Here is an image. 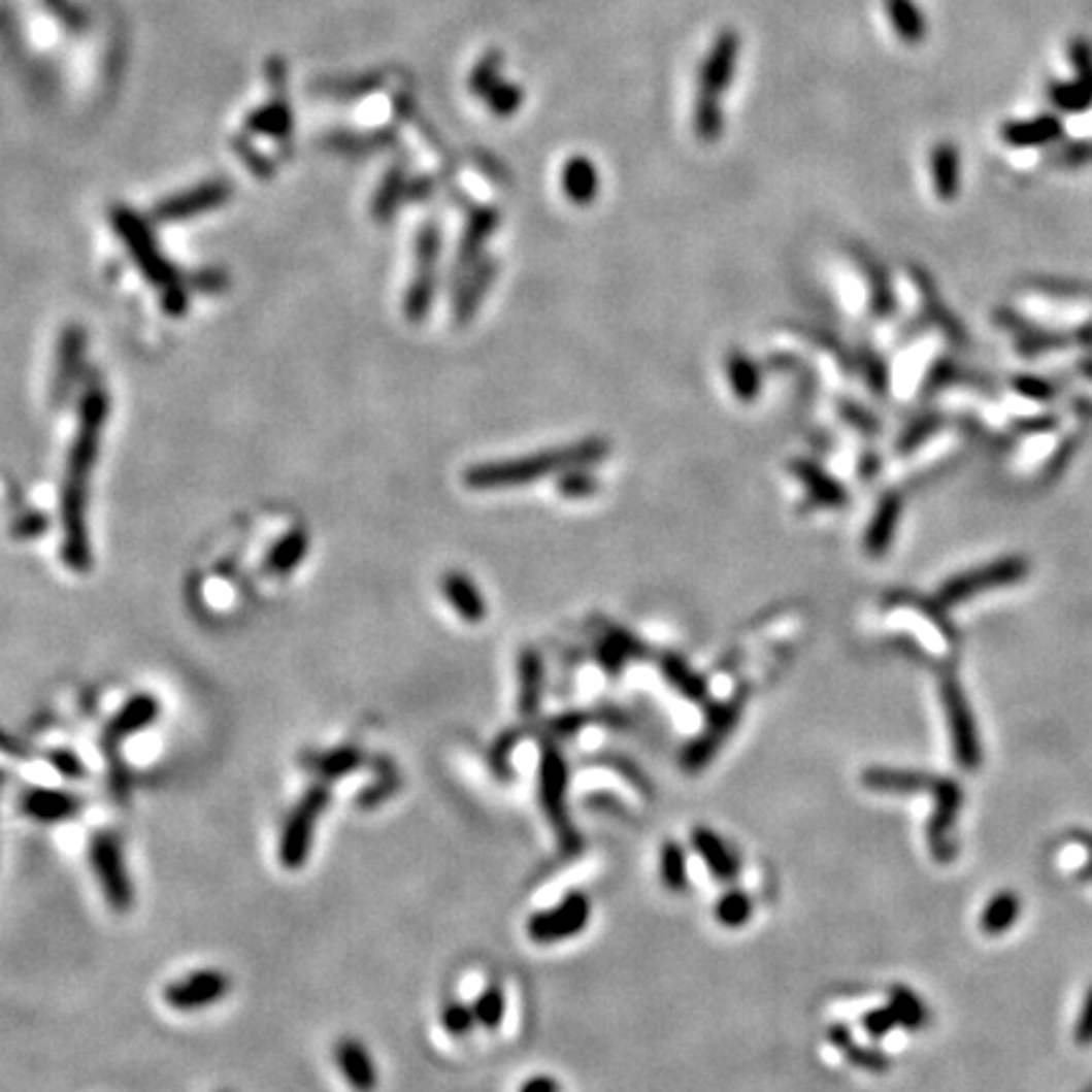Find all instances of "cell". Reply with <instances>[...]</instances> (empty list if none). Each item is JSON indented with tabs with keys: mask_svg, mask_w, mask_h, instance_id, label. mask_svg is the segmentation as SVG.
Segmentation results:
<instances>
[{
	"mask_svg": "<svg viewBox=\"0 0 1092 1092\" xmlns=\"http://www.w3.org/2000/svg\"><path fill=\"white\" fill-rule=\"evenodd\" d=\"M106 418V395L102 390H92L84 400L81 407V425L69 456V473H66L64 486V557L74 569L89 567V539H87V481L92 473L94 461L99 451V433L104 428Z\"/></svg>",
	"mask_w": 1092,
	"mask_h": 1092,
	"instance_id": "cell-1",
	"label": "cell"
},
{
	"mask_svg": "<svg viewBox=\"0 0 1092 1092\" xmlns=\"http://www.w3.org/2000/svg\"><path fill=\"white\" fill-rule=\"evenodd\" d=\"M609 453V445L599 438L580 440L569 448L559 451L534 453V456L514 458V461L498 463H481L466 470L463 481L473 491H496V489H517V486L531 484L536 478H544L552 473H564L572 468H587L592 463H599Z\"/></svg>",
	"mask_w": 1092,
	"mask_h": 1092,
	"instance_id": "cell-2",
	"label": "cell"
},
{
	"mask_svg": "<svg viewBox=\"0 0 1092 1092\" xmlns=\"http://www.w3.org/2000/svg\"><path fill=\"white\" fill-rule=\"evenodd\" d=\"M567 784H569V769L564 764L559 749L544 747L539 761V799L544 806V815L552 825L554 834L559 839V848L562 853L574 855L582 850V837L576 834L572 817L567 809Z\"/></svg>",
	"mask_w": 1092,
	"mask_h": 1092,
	"instance_id": "cell-3",
	"label": "cell"
},
{
	"mask_svg": "<svg viewBox=\"0 0 1092 1092\" xmlns=\"http://www.w3.org/2000/svg\"><path fill=\"white\" fill-rule=\"evenodd\" d=\"M332 792L324 784L311 787L304 797L299 799V804L291 809L287 817V825L282 830V839H278V860L287 870H299L301 865H306L311 855L313 845V830H317V820L322 817V812L327 809Z\"/></svg>",
	"mask_w": 1092,
	"mask_h": 1092,
	"instance_id": "cell-4",
	"label": "cell"
},
{
	"mask_svg": "<svg viewBox=\"0 0 1092 1092\" xmlns=\"http://www.w3.org/2000/svg\"><path fill=\"white\" fill-rule=\"evenodd\" d=\"M1029 574V562L1019 554L1012 557H1001L996 562L984 564V567L971 569V572H961L951 576L944 587L938 590L936 602L940 607H951V604H959L963 599L984 595V592L1001 590V587H1010L1022 582Z\"/></svg>",
	"mask_w": 1092,
	"mask_h": 1092,
	"instance_id": "cell-5",
	"label": "cell"
},
{
	"mask_svg": "<svg viewBox=\"0 0 1092 1092\" xmlns=\"http://www.w3.org/2000/svg\"><path fill=\"white\" fill-rule=\"evenodd\" d=\"M117 228H120V233L127 238V245H130V251L134 254V259H137L139 268L147 273V278L155 284V287H160L167 294V301H170L167 309L170 311L185 309V294L177 289L175 273H172V268L167 266L165 259L157 254L153 238H150V233L139 226V221H134L130 212H120V216H117Z\"/></svg>",
	"mask_w": 1092,
	"mask_h": 1092,
	"instance_id": "cell-6",
	"label": "cell"
},
{
	"mask_svg": "<svg viewBox=\"0 0 1092 1092\" xmlns=\"http://www.w3.org/2000/svg\"><path fill=\"white\" fill-rule=\"evenodd\" d=\"M89 858H92L94 875H97L99 885H102L106 903L117 913L130 911L134 893L130 875H127L125 858H122L120 842L106 832L94 834L92 848H89Z\"/></svg>",
	"mask_w": 1092,
	"mask_h": 1092,
	"instance_id": "cell-7",
	"label": "cell"
},
{
	"mask_svg": "<svg viewBox=\"0 0 1092 1092\" xmlns=\"http://www.w3.org/2000/svg\"><path fill=\"white\" fill-rule=\"evenodd\" d=\"M592 918V903L585 893H572L559 900L554 908L539 911L529 918V938L536 944H557V940L574 938L585 931Z\"/></svg>",
	"mask_w": 1092,
	"mask_h": 1092,
	"instance_id": "cell-8",
	"label": "cell"
},
{
	"mask_svg": "<svg viewBox=\"0 0 1092 1092\" xmlns=\"http://www.w3.org/2000/svg\"><path fill=\"white\" fill-rule=\"evenodd\" d=\"M228 991H231L228 973L218 971V968H200L190 977L172 982L165 989V1001L177 1012H195L226 999Z\"/></svg>",
	"mask_w": 1092,
	"mask_h": 1092,
	"instance_id": "cell-9",
	"label": "cell"
},
{
	"mask_svg": "<svg viewBox=\"0 0 1092 1092\" xmlns=\"http://www.w3.org/2000/svg\"><path fill=\"white\" fill-rule=\"evenodd\" d=\"M940 698H944L946 716H949L951 736H954V749L956 759L966 769H973L979 764V738L977 728H973L971 710H968L966 698L956 677H944L940 681Z\"/></svg>",
	"mask_w": 1092,
	"mask_h": 1092,
	"instance_id": "cell-10",
	"label": "cell"
},
{
	"mask_svg": "<svg viewBox=\"0 0 1092 1092\" xmlns=\"http://www.w3.org/2000/svg\"><path fill=\"white\" fill-rule=\"evenodd\" d=\"M741 708H743V696L738 693L733 701L716 705V708L710 710L705 731L691 743V749H686V754H683V766H686V771L703 769V766L714 759V754L719 752L721 743L731 736L733 726H736L738 716H741Z\"/></svg>",
	"mask_w": 1092,
	"mask_h": 1092,
	"instance_id": "cell-11",
	"label": "cell"
},
{
	"mask_svg": "<svg viewBox=\"0 0 1092 1092\" xmlns=\"http://www.w3.org/2000/svg\"><path fill=\"white\" fill-rule=\"evenodd\" d=\"M931 794L936 797V815H933L931 827H928V842H931L933 858L949 862L954 860V845H949V834L954 830L956 815H959L961 789L956 782L940 780L938 776Z\"/></svg>",
	"mask_w": 1092,
	"mask_h": 1092,
	"instance_id": "cell-12",
	"label": "cell"
},
{
	"mask_svg": "<svg viewBox=\"0 0 1092 1092\" xmlns=\"http://www.w3.org/2000/svg\"><path fill=\"white\" fill-rule=\"evenodd\" d=\"M736 59L738 36L733 31H724L714 41V48L705 56L701 66V92L710 94V97H719L721 92H726L731 87L733 71H736Z\"/></svg>",
	"mask_w": 1092,
	"mask_h": 1092,
	"instance_id": "cell-13",
	"label": "cell"
},
{
	"mask_svg": "<svg viewBox=\"0 0 1092 1092\" xmlns=\"http://www.w3.org/2000/svg\"><path fill=\"white\" fill-rule=\"evenodd\" d=\"M334 1062H337L341 1078L352 1085L355 1092H374L377 1088V1067H374L369 1050L362 1041L344 1037L334 1045Z\"/></svg>",
	"mask_w": 1092,
	"mask_h": 1092,
	"instance_id": "cell-14",
	"label": "cell"
},
{
	"mask_svg": "<svg viewBox=\"0 0 1092 1092\" xmlns=\"http://www.w3.org/2000/svg\"><path fill=\"white\" fill-rule=\"evenodd\" d=\"M21 809H24V815L33 817V820L38 822H64L81 812V802L69 792L33 787L28 789L24 799H21Z\"/></svg>",
	"mask_w": 1092,
	"mask_h": 1092,
	"instance_id": "cell-15",
	"label": "cell"
},
{
	"mask_svg": "<svg viewBox=\"0 0 1092 1092\" xmlns=\"http://www.w3.org/2000/svg\"><path fill=\"white\" fill-rule=\"evenodd\" d=\"M691 842H693V848H696V853L701 855V860L705 862V867H708L710 875H714L716 881H721V883L736 881L738 870H741L736 853H733V850L728 848L724 839L710 830V827H696L691 834Z\"/></svg>",
	"mask_w": 1092,
	"mask_h": 1092,
	"instance_id": "cell-16",
	"label": "cell"
},
{
	"mask_svg": "<svg viewBox=\"0 0 1092 1092\" xmlns=\"http://www.w3.org/2000/svg\"><path fill=\"white\" fill-rule=\"evenodd\" d=\"M900 514H903V496L895 494V491L893 494H885L865 531V552L870 554V557H883L890 544H893L895 531H898L900 524Z\"/></svg>",
	"mask_w": 1092,
	"mask_h": 1092,
	"instance_id": "cell-17",
	"label": "cell"
},
{
	"mask_svg": "<svg viewBox=\"0 0 1092 1092\" xmlns=\"http://www.w3.org/2000/svg\"><path fill=\"white\" fill-rule=\"evenodd\" d=\"M938 776L923 774V771H898V769H867L862 774V784L872 792L888 794H918L933 792Z\"/></svg>",
	"mask_w": 1092,
	"mask_h": 1092,
	"instance_id": "cell-18",
	"label": "cell"
},
{
	"mask_svg": "<svg viewBox=\"0 0 1092 1092\" xmlns=\"http://www.w3.org/2000/svg\"><path fill=\"white\" fill-rule=\"evenodd\" d=\"M794 475L804 484L806 494L815 503H822L827 508H842L848 503V491L832 478L830 473H825L817 463L809 461H797L792 466Z\"/></svg>",
	"mask_w": 1092,
	"mask_h": 1092,
	"instance_id": "cell-19",
	"label": "cell"
},
{
	"mask_svg": "<svg viewBox=\"0 0 1092 1092\" xmlns=\"http://www.w3.org/2000/svg\"><path fill=\"white\" fill-rule=\"evenodd\" d=\"M440 587H442V595L448 597V602L453 604V609H456L463 620H468V623H481V620L486 618L489 607H486L484 597H481V592L475 590L470 576L461 574V572H448L445 576H442Z\"/></svg>",
	"mask_w": 1092,
	"mask_h": 1092,
	"instance_id": "cell-20",
	"label": "cell"
},
{
	"mask_svg": "<svg viewBox=\"0 0 1092 1092\" xmlns=\"http://www.w3.org/2000/svg\"><path fill=\"white\" fill-rule=\"evenodd\" d=\"M564 195L576 205H590L597 198L599 175L590 157H569L562 167Z\"/></svg>",
	"mask_w": 1092,
	"mask_h": 1092,
	"instance_id": "cell-21",
	"label": "cell"
},
{
	"mask_svg": "<svg viewBox=\"0 0 1092 1092\" xmlns=\"http://www.w3.org/2000/svg\"><path fill=\"white\" fill-rule=\"evenodd\" d=\"M157 716H160V703H157V698L150 696V693H142V696H134L122 705L120 714H117L114 721H111L109 733L117 738L134 736V733H139L147 726H153L157 721Z\"/></svg>",
	"mask_w": 1092,
	"mask_h": 1092,
	"instance_id": "cell-22",
	"label": "cell"
},
{
	"mask_svg": "<svg viewBox=\"0 0 1092 1092\" xmlns=\"http://www.w3.org/2000/svg\"><path fill=\"white\" fill-rule=\"evenodd\" d=\"M933 190L940 200H954L961 188V157L959 150L949 142H940L931 153Z\"/></svg>",
	"mask_w": 1092,
	"mask_h": 1092,
	"instance_id": "cell-23",
	"label": "cell"
},
{
	"mask_svg": "<svg viewBox=\"0 0 1092 1092\" xmlns=\"http://www.w3.org/2000/svg\"><path fill=\"white\" fill-rule=\"evenodd\" d=\"M541 686H544V668H541L539 653L526 648L519 655V708L521 716H534L541 703Z\"/></svg>",
	"mask_w": 1092,
	"mask_h": 1092,
	"instance_id": "cell-24",
	"label": "cell"
},
{
	"mask_svg": "<svg viewBox=\"0 0 1092 1092\" xmlns=\"http://www.w3.org/2000/svg\"><path fill=\"white\" fill-rule=\"evenodd\" d=\"M1060 120L1052 114H1045L1037 117V120L1010 122V125L1001 130V137H1004V142L1012 144V147H1039V144H1047L1060 137Z\"/></svg>",
	"mask_w": 1092,
	"mask_h": 1092,
	"instance_id": "cell-25",
	"label": "cell"
},
{
	"mask_svg": "<svg viewBox=\"0 0 1092 1092\" xmlns=\"http://www.w3.org/2000/svg\"><path fill=\"white\" fill-rule=\"evenodd\" d=\"M660 668H663V675L668 677L670 686H673L681 696H686L688 701H696V703L705 701V693H708L705 681L696 673V670L688 668V663L681 658V655H675V653L663 655Z\"/></svg>",
	"mask_w": 1092,
	"mask_h": 1092,
	"instance_id": "cell-26",
	"label": "cell"
},
{
	"mask_svg": "<svg viewBox=\"0 0 1092 1092\" xmlns=\"http://www.w3.org/2000/svg\"><path fill=\"white\" fill-rule=\"evenodd\" d=\"M827 1037H830L832 1045L837 1047V1050L842 1052V1055L848 1057L853 1065H858L862 1069H870V1072H883V1069L890 1067L888 1057L881 1055L878 1050H867V1047L858 1045L853 1034L848 1032V1027H842V1024H834V1027H830Z\"/></svg>",
	"mask_w": 1092,
	"mask_h": 1092,
	"instance_id": "cell-27",
	"label": "cell"
},
{
	"mask_svg": "<svg viewBox=\"0 0 1092 1092\" xmlns=\"http://www.w3.org/2000/svg\"><path fill=\"white\" fill-rule=\"evenodd\" d=\"M726 374L728 379H731V388L736 392L738 400H754V397L759 395V367H756L749 355H743V352L738 350L731 352L726 360Z\"/></svg>",
	"mask_w": 1092,
	"mask_h": 1092,
	"instance_id": "cell-28",
	"label": "cell"
},
{
	"mask_svg": "<svg viewBox=\"0 0 1092 1092\" xmlns=\"http://www.w3.org/2000/svg\"><path fill=\"white\" fill-rule=\"evenodd\" d=\"M885 8H888L893 28L898 31V36L903 38L905 43H918L923 36H926L923 13L916 8L913 0H885Z\"/></svg>",
	"mask_w": 1092,
	"mask_h": 1092,
	"instance_id": "cell-29",
	"label": "cell"
},
{
	"mask_svg": "<svg viewBox=\"0 0 1092 1092\" xmlns=\"http://www.w3.org/2000/svg\"><path fill=\"white\" fill-rule=\"evenodd\" d=\"M660 878H663V885L670 893H686L688 883H691L686 865V850L673 842V839L665 842L663 850H660Z\"/></svg>",
	"mask_w": 1092,
	"mask_h": 1092,
	"instance_id": "cell-30",
	"label": "cell"
},
{
	"mask_svg": "<svg viewBox=\"0 0 1092 1092\" xmlns=\"http://www.w3.org/2000/svg\"><path fill=\"white\" fill-rule=\"evenodd\" d=\"M693 130L703 142H714L724 130V111H721L719 97L698 92L696 109H693Z\"/></svg>",
	"mask_w": 1092,
	"mask_h": 1092,
	"instance_id": "cell-31",
	"label": "cell"
},
{
	"mask_svg": "<svg viewBox=\"0 0 1092 1092\" xmlns=\"http://www.w3.org/2000/svg\"><path fill=\"white\" fill-rule=\"evenodd\" d=\"M362 761H364V754L357 747H339V749H334V752L319 756L317 774L327 782L341 780V776H346V774H352V771L360 769Z\"/></svg>",
	"mask_w": 1092,
	"mask_h": 1092,
	"instance_id": "cell-32",
	"label": "cell"
},
{
	"mask_svg": "<svg viewBox=\"0 0 1092 1092\" xmlns=\"http://www.w3.org/2000/svg\"><path fill=\"white\" fill-rule=\"evenodd\" d=\"M1019 916V900L1015 893H1001L987 905L982 916V928L989 936H999L1004 933Z\"/></svg>",
	"mask_w": 1092,
	"mask_h": 1092,
	"instance_id": "cell-33",
	"label": "cell"
},
{
	"mask_svg": "<svg viewBox=\"0 0 1092 1092\" xmlns=\"http://www.w3.org/2000/svg\"><path fill=\"white\" fill-rule=\"evenodd\" d=\"M496 268L494 263H484L481 268H475V273L470 276V282L463 287L461 294H458L456 299V317L458 322H463V319H468L470 313L475 311V306H478V301L484 299V294L489 291V284L491 278H494Z\"/></svg>",
	"mask_w": 1092,
	"mask_h": 1092,
	"instance_id": "cell-34",
	"label": "cell"
},
{
	"mask_svg": "<svg viewBox=\"0 0 1092 1092\" xmlns=\"http://www.w3.org/2000/svg\"><path fill=\"white\" fill-rule=\"evenodd\" d=\"M860 266H862V271H865L867 282H870L872 311H875L878 319L890 317V313L895 311V296H893V289H890L888 278H885V271L872 259L870 261L862 259Z\"/></svg>",
	"mask_w": 1092,
	"mask_h": 1092,
	"instance_id": "cell-35",
	"label": "cell"
},
{
	"mask_svg": "<svg viewBox=\"0 0 1092 1092\" xmlns=\"http://www.w3.org/2000/svg\"><path fill=\"white\" fill-rule=\"evenodd\" d=\"M754 903L747 893L741 890H728L716 903V918H719L721 926L726 928H741L743 923L752 918Z\"/></svg>",
	"mask_w": 1092,
	"mask_h": 1092,
	"instance_id": "cell-36",
	"label": "cell"
},
{
	"mask_svg": "<svg viewBox=\"0 0 1092 1092\" xmlns=\"http://www.w3.org/2000/svg\"><path fill=\"white\" fill-rule=\"evenodd\" d=\"M304 554H306V534H301V531H291L287 539L278 541V544L273 547V552L268 554V569L278 574L291 572V569L301 562Z\"/></svg>",
	"mask_w": 1092,
	"mask_h": 1092,
	"instance_id": "cell-37",
	"label": "cell"
},
{
	"mask_svg": "<svg viewBox=\"0 0 1092 1092\" xmlns=\"http://www.w3.org/2000/svg\"><path fill=\"white\" fill-rule=\"evenodd\" d=\"M890 1010H893L895 1019H898V1024H903L905 1029H918L926 1024V1010H923L921 999H918L916 994L908 989L898 987L893 989V994H890Z\"/></svg>",
	"mask_w": 1092,
	"mask_h": 1092,
	"instance_id": "cell-38",
	"label": "cell"
},
{
	"mask_svg": "<svg viewBox=\"0 0 1092 1092\" xmlns=\"http://www.w3.org/2000/svg\"><path fill=\"white\" fill-rule=\"evenodd\" d=\"M496 223H498V216H496L494 210H478V212H475L473 221H470L466 235H463L461 261H470L475 254H478L481 243H486V238H489V235L494 233Z\"/></svg>",
	"mask_w": 1092,
	"mask_h": 1092,
	"instance_id": "cell-39",
	"label": "cell"
},
{
	"mask_svg": "<svg viewBox=\"0 0 1092 1092\" xmlns=\"http://www.w3.org/2000/svg\"><path fill=\"white\" fill-rule=\"evenodd\" d=\"M1052 97L1062 109L1083 111L1085 106L1092 104V81L1090 78H1078L1072 84H1062V87L1052 89Z\"/></svg>",
	"mask_w": 1092,
	"mask_h": 1092,
	"instance_id": "cell-40",
	"label": "cell"
},
{
	"mask_svg": "<svg viewBox=\"0 0 1092 1092\" xmlns=\"http://www.w3.org/2000/svg\"><path fill=\"white\" fill-rule=\"evenodd\" d=\"M475 1022L484 1024V1027L494 1029L501 1024L503 1012H506V999H503V991L498 987H489L484 994L478 996V1001L473 1004Z\"/></svg>",
	"mask_w": 1092,
	"mask_h": 1092,
	"instance_id": "cell-41",
	"label": "cell"
},
{
	"mask_svg": "<svg viewBox=\"0 0 1092 1092\" xmlns=\"http://www.w3.org/2000/svg\"><path fill=\"white\" fill-rule=\"evenodd\" d=\"M440 1022L442 1027L448 1029V1034H453V1037H466L475 1024V1012L473 1006H466L463 1001H451V1004L442 1006Z\"/></svg>",
	"mask_w": 1092,
	"mask_h": 1092,
	"instance_id": "cell-42",
	"label": "cell"
},
{
	"mask_svg": "<svg viewBox=\"0 0 1092 1092\" xmlns=\"http://www.w3.org/2000/svg\"><path fill=\"white\" fill-rule=\"evenodd\" d=\"M223 190L221 188H205V190H198V193H193L190 198H180L175 200L172 205H167L165 208V218H180V216H193V212L198 210H205L210 208V205H216L218 200H221Z\"/></svg>",
	"mask_w": 1092,
	"mask_h": 1092,
	"instance_id": "cell-43",
	"label": "cell"
},
{
	"mask_svg": "<svg viewBox=\"0 0 1092 1092\" xmlns=\"http://www.w3.org/2000/svg\"><path fill=\"white\" fill-rule=\"evenodd\" d=\"M597 489H599V481L587 468L564 470L562 481H559V494H564L569 498L592 496V494H597Z\"/></svg>",
	"mask_w": 1092,
	"mask_h": 1092,
	"instance_id": "cell-44",
	"label": "cell"
},
{
	"mask_svg": "<svg viewBox=\"0 0 1092 1092\" xmlns=\"http://www.w3.org/2000/svg\"><path fill=\"white\" fill-rule=\"evenodd\" d=\"M938 428H940V418H938V416H926V418L916 420V423H913L911 428L905 430L903 435H900V440H898V451H900V453H911V451H916V448L921 445V442L926 440V438H931V435L936 433Z\"/></svg>",
	"mask_w": 1092,
	"mask_h": 1092,
	"instance_id": "cell-45",
	"label": "cell"
},
{
	"mask_svg": "<svg viewBox=\"0 0 1092 1092\" xmlns=\"http://www.w3.org/2000/svg\"><path fill=\"white\" fill-rule=\"evenodd\" d=\"M486 97H489V106L496 114H514L521 104V89L517 84L498 81Z\"/></svg>",
	"mask_w": 1092,
	"mask_h": 1092,
	"instance_id": "cell-46",
	"label": "cell"
},
{
	"mask_svg": "<svg viewBox=\"0 0 1092 1092\" xmlns=\"http://www.w3.org/2000/svg\"><path fill=\"white\" fill-rule=\"evenodd\" d=\"M498 66H501V59H498V54H491L489 59H484L478 66H475L473 76H470V87H473L475 94L486 97V94H489L491 89L496 87V84H498Z\"/></svg>",
	"mask_w": 1092,
	"mask_h": 1092,
	"instance_id": "cell-47",
	"label": "cell"
},
{
	"mask_svg": "<svg viewBox=\"0 0 1092 1092\" xmlns=\"http://www.w3.org/2000/svg\"><path fill=\"white\" fill-rule=\"evenodd\" d=\"M895 1024H898V1019H895L890 1006H885V1010H875V1012H870V1015L862 1017V1029H865L867 1037H872V1039L885 1037V1034H888Z\"/></svg>",
	"mask_w": 1092,
	"mask_h": 1092,
	"instance_id": "cell-48",
	"label": "cell"
},
{
	"mask_svg": "<svg viewBox=\"0 0 1092 1092\" xmlns=\"http://www.w3.org/2000/svg\"><path fill=\"white\" fill-rule=\"evenodd\" d=\"M395 789H397V776H395V774L383 776V780L374 782L372 787L364 789V792L360 794V797H357V804H360V806H377V804H383L385 799H388L390 794L395 792Z\"/></svg>",
	"mask_w": 1092,
	"mask_h": 1092,
	"instance_id": "cell-49",
	"label": "cell"
},
{
	"mask_svg": "<svg viewBox=\"0 0 1092 1092\" xmlns=\"http://www.w3.org/2000/svg\"><path fill=\"white\" fill-rule=\"evenodd\" d=\"M52 764L56 766L59 774L69 776V780H81V776H87L84 761L78 759L74 752H66V749H56V752H52Z\"/></svg>",
	"mask_w": 1092,
	"mask_h": 1092,
	"instance_id": "cell-50",
	"label": "cell"
},
{
	"mask_svg": "<svg viewBox=\"0 0 1092 1092\" xmlns=\"http://www.w3.org/2000/svg\"><path fill=\"white\" fill-rule=\"evenodd\" d=\"M1015 390L1019 392V395L1032 397V400H1050V397L1055 395V388H1052L1050 383H1045V379H1037V377H1017Z\"/></svg>",
	"mask_w": 1092,
	"mask_h": 1092,
	"instance_id": "cell-51",
	"label": "cell"
},
{
	"mask_svg": "<svg viewBox=\"0 0 1092 1092\" xmlns=\"http://www.w3.org/2000/svg\"><path fill=\"white\" fill-rule=\"evenodd\" d=\"M862 367H865L870 388L875 390L878 395H883L885 388H888V367H885V362L878 355H870L867 357V364H862Z\"/></svg>",
	"mask_w": 1092,
	"mask_h": 1092,
	"instance_id": "cell-52",
	"label": "cell"
},
{
	"mask_svg": "<svg viewBox=\"0 0 1092 1092\" xmlns=\"http://www.w3.org/2000/svg\"><path fill=\"white\" fill-rule=\"evenodd\" d=\"M1074 1037H1078L1080 1045H1088V1041H1092V989L1088 994V1001H1085V1006H1083V1017H1080Z\"/></svg>",
	"mask_w": 1092,
	"mask_h": 1092,
	"instance_id": "cell-53",
	"label": "cell"
},
{
	"mask_svg": "<svg viewBox=\"0 0 1092 1092\" xmlns=\"http://www.w3.org/2000/svg\"><path fill=\"white\" fill-rule=\"evenodd\" d=\"M845 418L848 420H858V428L865 430V433H870V430H878L875 428V420H872V416H867V412H862L860 407H855V402L850 407H845Z\"/></svg>",
	"mask_w": 1092,
	"mask_h": 1092,
	"instance_id": "cell-54",
	"label": "cell"
},
{
	"mask_svg": "<svg viewBox=\"0 0 1092 1092\" xmlns=\"http://www.w3.org/2000/svg\"><path fill=\"white\" fill-rule=\"evenodd\" d=\"M521 1092H559V1085L552 1078H531L521 1085Z\"/></svg>",
	"mask_w": 1092,
	"mask_h": 1092,
	"instance_id": "cell-55",
	"label": "cell"
},
{
	"mask_svg": "<svg viewBox=\"0 0 1092 1092\" xmlns=\"http://www.w3.org/2000/svg\"><path fill=\"white\" fill-rule=\"evenodd\" d=\"M1088 845H1090V853H1092V837H1088Z\"/></svg>",
	"mask_w": 1092,
	"mask_h": 1092,
	"instance_id": "cell-56",
	"label": "cell"
},
{
	"mask_svg": "<svg viewBox=\"0 0 1092 1092\" xmlns=\"http://www.w3.org/2000/svg\"><path fill=\"white\" fill-rule=\"evenodd\" d=\"M223 1092H228V1090H223Z\"/></svg>",
	"mask_w": 1092,
	"mask_h": 1092,
	"instance_id": "cell-57",
	"label": "cell"
}]
</instances>
